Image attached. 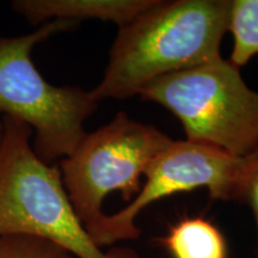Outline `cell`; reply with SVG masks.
<instances>
[{"label":"cell","mask_w":258,"mask_h":258,"mask_svg":"<svg viewBox=\"0 0 258 258\" xmlns=\"http://www.w3.org/2000/svg\"><path fill=\"white\" fill-rule=\"evenodd\" d=\"M230 0H158L118 28L93 98L125 99L161 77L221 59Z\"/></svg>","instance_id":"cell-1"},{"label":"cell","mask_w":258,"mask_h":258,"mask_svg":"<svg viewBox=\"0 0 258 258\" xmlns=\"http://www.w3.org/2000/svg\"><path fill=\"white\" fill-rule=\"evenodd\" d=\"M32 129L2 117L0 139V238L31 235L55 243L76 258H137L133 252H104L77 217L61 171L32 148Z\"/></svg>","instance_id":"cell-2"},{"label":"cell","mask_w":258,"mask_h":258,"mask_svg":"<svg viewBox=\"0 0 258 258\" xmlns=\"http://www.w3.org/2000/svg\"><path fill=\"white\" fill-rule=\"evenodd\" d=\"M78 24L50 21L21 36H0V118L27 123L34 132L35 153L49 165L72 153L99 102L82 88L51 85L36 69L31 53L37 44Z\"/></svg>","instance_id":"cell-3"},{"label":"cell","mask_w":258,"mask_h":258,"mask_svg":"<svg viewBox=\"0 0 258 258\" xmlns=\"http://www.w3.org/2000/svg\"><path fill=\"white\" fill-rule=\"evenodd\" d=\"M139 96L176 116L185 140L211 145L235 157L258 147V92L246 85L230 60L161 77Z\"/></svg>","instance_id":"cell-4"},{"label":"cell","mask_w":258,"mask_h":258,"mask_svg":"<svg viewBox=\"0 0 258 258\" xmlns=\"http://www.w3.org/2000/svg\"><path fill=\"white\" fill-rule=\"evenodd\" d=\"M172 141L169 135L118 112L108 124L85 133L60 160L63 185L77 217L88 228L99 220L109 194L131 202L154 158Z\"/></svg>","instance_id":"cell-5"},{"label":"cell","mask_w":258,"mask_h":258,"mask_svg":"<svg viewBox=\"0 0 258 258\" xmlns=\"http://www.w3.org/2000/svg\"><path fill=\"white\" fill-rule=\"evenodd\" d=\"M244 158V157H243ZM243 158L188 140H172L154 158L145 173L146 183L131 202L114 214L104 215L86 228L99 249L137 239L140 213L173 194L206 188L213 200L237 201Z\"/></svg>","instance_id":"cell-6"},{"label":"cell","mask_w":258,"mask_h":258,"mask_svg":"<svg viewBox=\"0 0 258 258\" xmlns=\"http://www.w3.org/2000/svg\"><path fill=\"white\" fill-rule=\"evenodd\" d=\"M158 0H15L11 8L32 25L50 21L85 19L112 22L118 28L133 22Z\"/></svg>","instance_id":"cell-7"},{"label":"cell","mask_w":258,"mask_h":258,"mask_svg":"<svg viewBox=\"0 0 258 258\" xmlns=\"http://www.w3.org/2000/svg\"><path fill=\"white\" fill-rule=\"evenodd\" d=\"M172 258H228L221 231L203 217H184L158 239Z\"/></svg>","instance_id":"cell-8"},{"label":"cell","mask_w":258,"mask_h":258,"mask_svg":"<svg viewBox=\"0 0 258 258\" xmlns=\"http://www.w3.org/2000/svg\"><path fill=\"white\" fill-rule=\"evenodd\" d=\"M227 31L233 37L228 60L240 69L258 54V0H230Z\"/></svg>","instance_id":"cell-9"},{"label":"cell","mask_w":258,"mask_h":258,"mask_svg":"<svg viewBox=\"0 0 258 258\" xmlns=\"http://www.w3.org/2000/svg\"><path fill=\"white\" fill-rule=\"evenodd\" d=\"M0 258H76L55 243L31 235L0 238Z\"/></svg>","instance_id":"cell-10"},{"label":"cell","mask_w":258,"mask_h":258,"mask_svg":"<svg viewBox=\"0 0 258 258\" xmlns=\"http://www.w3.org/2000/svg\"><path fill=\"white\" fill-rule=\"evenodd\" d=\"M237 201L246 203L252 211L256 220L258 239V147L243 158ZM254 258H258V244Z\"/></svg>","instance_id":"cell-11"},{"label":"cell","mask_w":258,"mask_h":258,"mask_svg":"<svg viewBox=\"0 0 258 258\" xmlns=\"http://www.w3.org/2000/svg\"><path fill=\"white\" fill-rule=\"evenodd\" d=\"M0 139H2V118H0Z\"/></svg>","instance_id":"cell-12"}]
</instances>
